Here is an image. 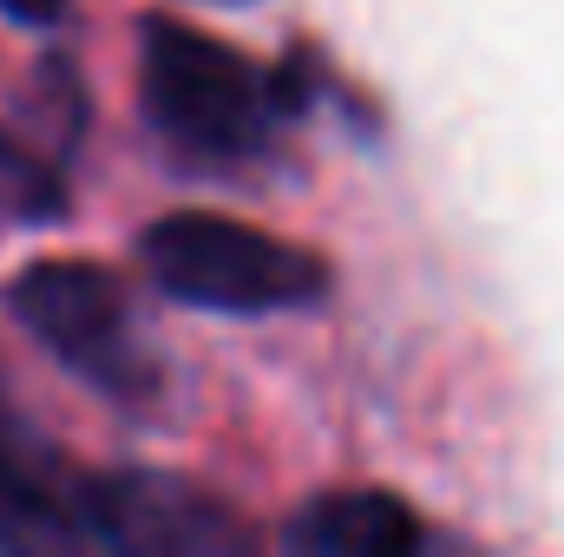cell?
<instances>
[{"label": "cell", "mask_w": 564, "mask_h": 557, "mask_svg": "<svg viewBox=\"0 0 564 557\" xmlns=\"http://www.w3.org/2000/svg\"><path fill=\"white\" fill-rule=\"evenodd\" d=\"M0 13L20 20V26H59L66 20V0H0Z\"/></svg>", "instance_id": "52a82bcc"}, {"label": "cell", "mask_w": 564, "mask_h": 557, "mask_svg": "<svg viewBox=\"0 0 564 557\" xmlns=\"http://www.w3.org/2000/svg\"><path fill=\"white\" fill-rule=\"evenodd\" d=\"M0 302L73 381H86L112 407H151L158 401L164 368L144 341L126 282L112 270L79 263V256H46V263H26L7 282Z\"/></svg>", "instance_id": "277c9868"}, {"label": "cell", "mask_w": 564, "mask_h": 557, "mask_svg": "<svg viewBox=\"0 0 564 557\" xmlns=\"http://www.w3.org/2000/svg\"><path fill=\"white\" fill-rule=\"evenodd\" d=\"M302 66H308V53L289 59L282 73H263L250 53L210 40L204 26L158 13V20H144V59H139L144 119L191 164H210V171L250 164V157L270 151L282 119H295L315 99Z\"/></svg>", "instance_id": "7a4b0ae2"}, {"label": "cell", "mask_w": 564, "mask_h": 557, "mask_svg": "<svg viewBox=\"0 0 564 557\" xmlns=\"http://www.w3.org/2000/svg\"><path fill=\"white\" fill-rule=\"evenodd\" d=\"M0 217L7 223H53L66 217V177L26 139L0 132Z\"/></svg>", "instance_id": "8992f818"}, {"label": "cell", "mask_w": 564, "mask_h": 557, "mask_svg": "<svg viewBox=\"0 0 564 557\" xmlns=\"http://www.w3.org/2000/svg\"><path fill=\"white\" fill-rule=\"evenodd\" d=\"M144 276L158 282V295L184 302V308H210V315H289V308H315L328 295V256L270 237L243 217L224 210H171L139 237Z\"/></svg>", "instance_id": "3957f363"}, {"label": "cell", "mask_w": 564, "mask_h": 557, "mask_svg": "<svg viewBox=\"0 0 564 557\" xmlns=\"http://www.w3.org/2000/svg\"><path fill=\"white\" fill-rule=\"evenodd\" d=\"M282 545L308 557H408L426 551L433 532L394 492H322L282 525Z\"/></svg>", "instance_id": "5b68a950"}, {"label": "cell", "mask_w": 564, "mask_h": 557, "mask_svg": "<svg viewBox=\"0 0 564 557\" xmlns=\"http://www.w3.org/2000/svg\"><path fill=\"white\" fill-rule=\"evenodd\" d=\"M250 525L171 472H93L0 401V551H243Z\"/></svg>", "instance_id": "6da1fadb"}]
</instances>
